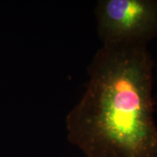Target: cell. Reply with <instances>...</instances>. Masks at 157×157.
<instances>
[{
	"instance_id": "cell-1",
	"label": "cell",
	"mask_w": 157,
	"mask_h": 157,
	"mask_svg": "<svg viewBox=\"0 0 157 157\" xmlns=\"http://www.w3.org/2000/svg\"><path fill=\"white\" fill-rule=\"evenodd\" d=\"M153 60L146 44H103L68 113V139L86 157H157Z\"/></svg>"
},
{
	"instance_id": "cell-2",
	"label": "cell",
	"mask_w": 157,
	"mask_h": 157,
	"mask_svg": "<svg viewBox=\"0 0 157 157\" xmlns=\"http://www.w3.org/2000/svg\"><path fill=\"white\" fill-rule=\"evenodd\" d=\"M95 15L103 44H148L157 36V0H99Z\"/></svg>"
}]
</instances>
